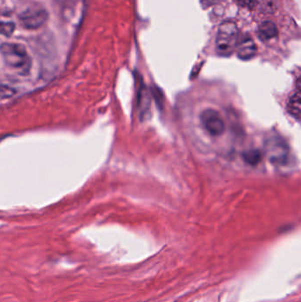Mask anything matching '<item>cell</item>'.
Here are the masks:
<instances>
[{"instance_id":"obj_11","label":"cell","mask_w":301,"mask_h":302,"mask_svg":"<svg viewBox=\"0 0 301 302\" xmlns=\"http://www.w3.org/2000/svg\"><path fill=\"white\" fill-rule=\"evenodd\" d=\"M1 95H2V98H8V97L15 95V91H14V89H12L11 87H9L8 85L7 86L2 85Z\"/></svg>"},{"instance_id":"obj_10","label":"cell","mask_w":301,"mask_h":302,"mask_svg":"<svg viewBox=\"0 0 301 302\" xmlns=\"http://www.w3.org/2000/svg\"><path fill=\"white\" fill-rule=\"evenodd\" d=\"M15 30V24L13 23H2L1 25V33L3 36L9 37Z\"/></svg>"},{"instance_id":"obj_8","label":"cell","mask_w":301,"mask_h":302,"mask_svg":"<svg viewBox=\"0 0 301 302\" xmlns=\"http://www.w3.org/2000/svg\"><path fill=\"white\" fill-rule=\"evenodd\" d=\"M288 111L290 115L296 118H300L301 117V94L300 93H296L290 96L288 104H287Z\"/></svg>"},{"instance_id":"obj_5","label":"cell","mask_w":301,"mask_h":302,"mask_svg":"<svg viewBox=\"0 0 301 302\" xmlns=\"http://www.w3.org/2000/svg\"><path fill=\"white\" fill-rule=\"evenodd\" d=\"M201 125L211 136L219 137L225 131V122L219 111L215 109H206L201 113Z\"/></svg>"},{"instance_id":"obj_13","label":"cell","mask_w":301,"mask_h":302,"mask_svg":"<svg viewBox=\"0 0 301 302\" xmlns=\"http://www.w3.org/2000/svg\"><path fill=\"white\" fill-rule=\"evenodd\" d=\"M296 87H297L298 93H300L301 94V77L297 79V82H296Z\"/></svg>"},{"instance_id":"obj_1","label":"cell","mask_w":301,"mask_h":302,"mask_svg":"<svg viewBox=\"0 0 301 302\" xmlns=\"http://www.w3.org/2000/svg\"><path fill=\"white\" fill-rule=\"evenodd\" d=\"M1 56L7 67L16 74L27 76L32 68V59L23 45L5 43L1 45Z\"/></svg>"},{"instance_id":"obj_7","label":"cell","mask_w":301,"mask_h":302,"mask_svg":"<svg viewBox=\"0 0 301 302\" xmlns=\"http://www.w3.org/2000/svg\"><path fill=\"white\" fill-rule=\"evenodd\" d=\"M278 35V30L275 23L270 21L264 22L258 29V37L261 41H268L275 38Z\"/></svg>"},{"instance_id":"obj_12","label":"cell","mask_w":301,"mask_h":302,"mask_svg":"<svg viewBox=\"0 0 301 302\" xmlns=\"http://www.w3.org/2000/svg\"><path fill=\"white\" fill-rule=\"evenodd\" d=\"M238 4L242 8H252L256 5V0H238Z\"/></svg>"},{"instance_id":"obj_9","label":"cell","mask_w":301,"mask_h":302,"mask_svg":"<svg viewBox=\"0 0 301 302\" xmlns=\"http://www.w3.org/2000/svg\"><path fill=\"white\" fill-rule=\"evenodd\" d=\"M243 160L250 166H257L262 160V154L258 149H249L243 153Z\"/></svg>"},{"instance_id":"obj_3","label":"cell","mask_w":301,"mask_h":302,"mask_svg":"<svg viewBox=\"0 0 301 302\" xmlns=\"http://www.w3.org/2000/svg\"><path fill=\"white\" fill-rule=\"evenodd\" d=\"M48 11L43 6L30 5L19 15L20 23L27 30H38L47 23Z\"/></svg>"},{"instance_id":"obj_4","label":"cell","mask_w":301,"mask_h":302,"mask_svg":"<svg viewBox=\"0 0 301 302\" xmlns=\"http://www.w3.org/2000/svg\"><path fill=\"white\" fill-rule=\"evenodd\" d=\"M265 154L274 165H283L289 158V147L280 137L272 136L265 141Z\"/></svg>"},{"instance_id":"obj_6","label":"cell","mask_w":301,"mask_h":302,"mask_svg":"<svg viewBox=\"0 0 301 302\" xmlns=\"http://www.w3.org/2000/svg\"><path fill=\"white\" fill-rule=\"evenodd\" d=\"M236 52L238 59L241 60H250L256 55V45L251 37L245 36L238 39Z\"/></svg>"},{"instance_id":"obj_2","label":"cell","mask_w":301,"mask_h":302,"mask_svg":"<svg viewBox=\"0 0 301 302\" xmlns=\"http://www.w3.org/2000/svg\"><path fill=\"white\" fill-rule=\"evenodd\" d=\"M238 30L234 23L225 22L221 24L216 40L217 54L229 57L236 51L238 42Z\"/></svg>"}]
</instances>
